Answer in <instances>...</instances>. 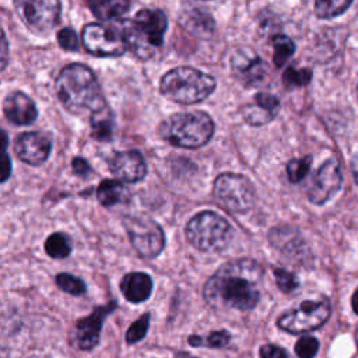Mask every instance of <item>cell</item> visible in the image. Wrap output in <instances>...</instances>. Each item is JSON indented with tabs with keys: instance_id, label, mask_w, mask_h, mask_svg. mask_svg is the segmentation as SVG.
<instances>
[{
	"instance_id": "6da1fadb",
	"label": "cell",
	"mask_w": 358,
	"mask_h": 358,
	"mask_svg": "<svg viewBox=\"0 0 358 358\" xmlns=\"http://www.w3.org/2000/svg\"><path fill=\"white\" fill-rule=\"evenodd\" d=\"M262 277L263 270L255 260L228 262L206 282L204 299L215 310H250L260 299Z\"/></svg>"
},
{
	"instance_id": "7a4b0ae2",
	"label": "cell",
	"mask_w": 358,
	"mask_h": 358,
	"mask_svg": "<svg viewBox=\"0 0 358 358\" xmlns=\"http://www.w3.org/2000/svg\"><path fill=\"white\" fill-rule=\"evenodd\" d=\"M56 94L62 105L74 115H95L106 109L102 88L84 64L73 63L62 69L56 78Z\"/></svg>"
},
{
	"instance_id": "3957f363",
	"label": "cell",
	"mask_w": 358,
	"mask_h": 358,
	"mask_svg": "<svg viewBox=\"0 0 358 358\" xmlns=\"http://www.w3.org/2000/svg\"><path fill=\"white\" fill-rule=\"evenodd\" d=\"M215 90V80L193 67L180 66L169 70L162 78L159 91L168 99L192 105L204 101Z\"/></svg>"
},
{
	"instance_id": "277c9868",
	"label": "cell",
	"mask_w": 358,
	"mask_h": 358,
	"mask_svg": "<svg viewBox=\"0 0 358 358\" xmlns=\"http://www.w3.org/2000/svg\"><path fill=\"white\" fill-rule=\"evenodd\" d=\"M166 17L161 10H141L123 25L127 46L140 59H150L164 42Z\"/></svg>"
},
{
	"instance_id": "5b68a950",
	"label": "cell",
	"mask_w": 358,
	"mask_h": 358,
	"mask_svg": "<svg viewBox=\"0 0 358 358\" xmlns=\"http://www.w3.org/2000/svg\"><path fill=\"white\" fill-rule=\"evenodd\" d=\"M213 133L214 123L201 110L175 113L162 124V136L182 148H199L213 137Z\"/></svg>"
},
{
	"instance_id": "8992f818",
	"label": "cell",
	"mask_w": 358,
	"mask_h": 358,
	"mask_svg": "<svg viewBox=\"0 0 358 358\" xmlns=\"http://www.w3.org/2000/svg\"><path fill=\"white\" fill-rule=\"evenodd\" d=\"M229 222L213 211L196 214L186 225L187 241L203 252H221L232 239Z\"/></svg>"
},
{
	"instance_id": "52a82bcc",
	"label": "cell",
	"mask_w": 358,
	"mask_h": 358,
	"mask_svg": "<svg viewBox=\"0 0 358 358\" xmlns=\"http://www.w3.org/2000/svg\"><path fill=\"white\" fill-rule=\"evenodd\" d=\"M217 203L229 213L242 214L252 208L255 203V189L243 175L221 173L213 186Z\"/></svg>"
},
{
	"instance_id": "ba28073f",
	"label": "cell",
	"mask_w": 358,
	"mask_h": 358,
	"mask_svg": "<svg viewBox=\"0 0 358 358\" xmlns=\"http://www.w3.org/2000/svg\"><path fill=\"white\" fill-rule=\"evenodd\" d=\"M124 228L137 253L147 259L157 257L165 245L162 228L144 215H129L123 220Z\"/></svg>"
},
{
	"instance_id": "9c48e42d",
	"label": "cell",
	"mask_w": 358,
	"mask_h": 358,
	"mask_svg": "<svg viewBox=\"0 0 358 358\" xmlns=\"http://www.w3.org/2000/svg\"><path fill=\"white\" fill-rule=\"evenodd\" d=\"M83 45L88 53L98 57L120 56L129 48L123 25L117 28L95 22L84 27Z\"/></svg>"
},
{
	"instance_id": "30bf717a",
	"label": "cell",
	"mask_w": 358,
	"mask_h": 358,
	"mask_svg": "<svg viewBox=\"0 0 358 358\" xmlns=\"http://www.w3.org/2000/svg\"><path fill=\"white\" fill-rule=\"evenodd\" d=\"M330 303L327 301H305L298 308L288 310L278 319V327L287 333L299 334L319 329L330 317Z\"/></svg>"
},
{
	"instance_id": "8fae6325",
	"label": "cell",
	"mask_w": 358,
	"mask_h": 358,
	"mask_svg": "<svg viewBox=\"0 0 358 358\" xmlns=\"http://www.w3.org/2000/svg\"><path fill=\"white\" fill-rule=\"evenodd\" d=\"M15 11L25 27L35 34L49 32L59 21V0H14Z\"/></svg>"
},
{
	"instance_id": "7c38bea8",
	"label": "cell",
	"mask_w": 358,
	"mask_h": 358,
	"mask_svg": "<svg viewBox=\"0 0 358 358\" xmlns=\"http://www.w3.org/2000/svg\"><path fill=\"white\" fill-rule=\"evenodd\" d=\"M115 308H116V303L112 302L106 306H99L94 309V312L90 316L77 320L71 331V343L78 350H83V351L92 350L99 341V334H101V329L105 317Z\"/></svg>"
},
{
	"instance_id": "4fadbf2b",
	"label": "cell",
	"mask_w": 358,
	"mask_h": 358,
	"mask_svg": "<svg viewBox=\"0 0 358 358\" xmlns=\"http://www.w3.org/2000/svg\"><path fill=\"white\" fill-rule=\"evenodd\" d=\"M341 169L336 159L330 158L316 171L308 190V199L313 204L326 203L341 186Z\"/></svg>"
},
{
	"instance_id": "5bb4252c",
	"label": "cell",
	"mask_w": 358,
	"mask_h": 358,
	"mask_svg": "<svg viewBox=\"0 0 358 358\" xmlns=\"http://www.w3.org/2000/svg\"><path fill=\"white\" fill-rule=\"evenodd\" d=\"M14 150L18 158L31 165L45 162L52 150V140L43 131H27L17 137Z\"/></svg>"
},
{
	"instance_id": "9a60e30c",
	"label": "cell",
	"mask_w": 358,
	"mask_h": 358,
	"mask_svg": "<svg viewBox=\"0 0 358 358\" xmlns=\"http://www.w3.org/2000/svg\"><path fill=\"white\" fill-rule=\"evenodd\" d=\"M110 172L120 180L134 183L145 176L147 166L143 155L136 151H122L113 155L109 164Z\"/></svg>"
},
{
	"instance_id": "2e32d148",
	"label": "cell",
	"mask_w": 358,
	"mask_h": 358,
	"mask_svg": "<svg viewBox=\"0 0 358 358\" xmlns=\"http://www.w3.org/2000/svg\"><path fill=\"white\" fill-rule=\"evenodd\" d=\"M3 110L6 117L11 123L20 124V126L31 124L32 122H35L38 116V109L35 102L28 95L20 91L11 92L6 96Z\"/></svg>"
},
{
	"instance_id": "e0dca14e",
	"label": "cell",
	"mask_w": 358,
	"mask_h": 358,
	"mask_svg": "<svg viewBox=\"0 0 358 358\" xmlns=\"http://www.w3.org/2000/svg\"><path fill=\"white\" fill-rule=\"evenodd\" d=\"M151 289L152 280L145 273H129L120 281V291L123 296L133 303H138L148 299L151 295Z\"/></svg>"
},
{
	"instance_id": "ac0fdd59",
	"label": "cell",
	"mask_w": 358,
	"mask_h": 358,
	"mask_svg": "<svg viewBox=\"0 0 358 358\" xmlns=\"http://www.w3.org/2000/svg\"><path fill=\"white\" fill-rule=\"evenodd\" d=\"M232 70L245 83H253L263 76V64L259 56L248 50H238L232 56Z\"/></svg>"
},
{
	"instance_id": "d6986e66",
	"label": "cell",
	"mask_w": 358,
	"mask_h": 358,
	"mask_svg": "<svg viewBox=\"0 0 358 358\" xmlns=\"http://www.w3.org/2000/svg\"><path fill=\"white\" fill-rule=\"evenodd\" d=\"M270 242L288 256L303 257V241L291 228H274L270 232Z\"/></svg>"
},
{
	"instance_id": "ffe728a7",
	"label": "cell",
	"mask_w": 358,
	"mask_h": 358,
	"mask_svg": "<svg viewBox=\"0 0 358 358\" xmlns=\"http://www.w3.org/2000/svg\"><path fill=\"white\" fill-rule=\"evenodd\" d=\"M185 27L194 35L208 38L214 31V21L211 15L203 10L192 8L183 15Z\"/></svg>"
},
{
	"instance_id": "44dd1931",
	"label": "cell",
	"mask_w": 358,
	"mask_h": 358,
	"mask_svg": "<svg viewBox=\"0 0 358 358\" xmlns=\"http://www.w3.org/2000/svg\"><path fill=\"white\" fill-rule=\"evenodd\" d=\"M92 13L102 21L122 17L130 7V0H90Z\"/></svg>"
},
{
	"instance_id": "7402d4cb",
	"label": "cell",
	"mask_w": 358,
	"mask_h": 358,
	"mask_svg": "<svg viewBox=\"0 0 358 358\" xmlns=\"http://www.w3.org/2000/svg\"><path fill=\"white\" fill-rule=\"evenodd\" d=\"M96 197L105 207L122 203L126 199V189L119 180L106 179L102 180L96 189Z\"/></svg>"
},
{
	"instance_id": "603a6c76",
	"label": "cell",
	"mask_w": 358,
	"mask_h": 358,
	"mask_svg": "<svg viewBox=\"0 0 358 358\" xmlns=\"http://www.w3.org/2000/svg\"><path fill=\"white\" fill-rule=\"evenodd\" d=\"M91 127H92V136L96 140L108 141L110 138L113 123H112V115L108 110V108L91 116Z\"/></svg>"
},
{
	"instance_id": "cb8c5ba5",
	"label": "cell",
	"mask_w": 358,
	"mask_h": 358,
	"mask_svg": "<svg viewBox=\"0 0 358 358\" xmlns=\"http://www.w3.org/2000/svg\"><path fill=\"white\" fill-rule=\"evenodd\" d=\"M45 250L53 259L67 257L71 252L70 239L62 232H55L50 236H48L45 242Z\"/></svg>"
},
{
	"instance_id": "d4e9b609",
	"label": "cell",
	"mask_w": 358,
	"mask_h": 358,
	"mask_svg": "<svg viewBox=\"0 0 358 358\" xmlns=\"http://www.w3.org/2000/svg\"><path fill=\"white\" fill-rule=\"evenodd\" d=\"M352 0H315V13L319 18H333L343 14Z\"/></svg>"
},
{
	"instance_id": "484cf974",
	"label": "cell",
	"mask_w": 358,
	"mask_h": 358,
	"mask_svg": "<svg viewBox=\"0 0 358 358\" xmlns=\"http://www.w3.org/2000/svg\"><path fill=\"white\" fill-rule=\"evenodd\" d=\"M273 46H274L273 60L277 67L282 66L295 52V43L287 35L275 36L273 41Z\"/></svg>"
},
{
	"instance_id": "4316f807",
	"label": "cell",
	"mask_w": 358,
	"mask_h": 358,
	"mask_svg": "<svg viewBox=\"0 0 358 358\" xmlns=\"http://www.w3.org/2000/svg\"><path fill=\"white\" fill-rule=\"evenodd\" d=\"M312 80V71L309 69H295V67H288L284 74H282V83L285 87H303L309 84Z\"/></svg>"
},
{
	"instance_id": "83f0119b",
	"label": "cell",
	"mask_w": 358,
	"mask_h": 358,
	"mask_svg": "<svg viewBox=\"0 0 358 358\" xmlns=\"http://www.w3.org/2000/svg\"><path fill=\"white\" fill-rule=\"evenodd\" d=\"M56 284L60 289H63L67 294L71 295H81L85 292V284L81 278L67 274V273H62L56 277Z\"/></svg>"
},
{
	"instance_id": "f1b7e54d",
	"label": "cell",
	"mask_w": 358,
	"mask_h": 358,
	"mask_svg": "<svg viewBox=\"0 0 358 358\" xmlns=\"http://www.w3.org/2000/svg\"><path fill=\"white\" fill-rule=\"evenodd\" d=\"M309 168H310V157L291 159L287 165L288 180L292 183H298L306 176V173L309 172Z\"/></svg>"
},
{
	"instance_id": "f546056e",
	"label": "cell",
	"mask_w": 358,
	"mask_h": 358,
	"mask_svg": "<svg viewBox=\"0 0 358 358\" xmlns=\"http://www.w3.org/2000/svg\"><path fill=\"white\" fill-rule=\"evenodd\" d=\"M148 326H150V313H144L141 317H138L136 322H133V324L127 329L126 341L129 344H134V343L143 340L144 336L147 334Z\"/></svg>"
},
{
	"instance_id": "4dcf8cb0",
	"label": "cell",
	"mask_w": 358,
	"mask_h": 358,
	"mask_svg": "<svg viewBox=\"0 0 358 358\" xmlns=\"http://www.w3.org/2000/svg\"><path fill=\"white\" fill-rule=\"evenodd\" d=\"M317 350H319V341L312 336H303L295 344V354L299 358H313Z\"/></svg>"
},
{
	"instance_id": "1f68e13d",
	"label": "cell",
	"mask_w": 358,
	"mask_h": 358,
	"mask_svg": "<svg viewBox=\"0 0 358 358\" xmlns=\"http://www.w3.org/2000/svg\"><path fill=\"white\" fill-rule=\"evenodd\" d=\"M274 277H275L277 287L282 292H292L298 287V278L291 271H287L284 268H275Z\"/></svg>"
},
{
	"instance_id": "d6a6232c",
	"label": "cell",
	"mask_w": 358,
	"mask_h": 358,
	"mask_svg": "<svg viewBox=\"0 0 358 358\" xmlns=\"http://www.w3.org/2000/svg\"><path fill=\"white\" fill-rule=\"evenodd\" d=\"M275 115L274 113H270L264 109H262L260 106H257L256 103L249 106L245 112V120L249 122L250 124H263V123H267L268 120H271Z\"/></svg>"
},
{
	"instance_id": "836d02e7",
	"label": "cell",
	"mask_w": 358,
	"mask_h": 358,
	"mask_svg": "<svg viewBox=\"0 0 358 358\" xmlns=\"http://www.w3.org/2000/svg\"><path fill=\"white\" fill-rule=\"evenodd\" d=\"M57 42L66 50H77L78 49V38H77L76 32L73 31V28H70V27L62 28L57 32Z\"/></svg>"
},
{
	"instance_id": "e575fe53",
	"label": "cell",
	"mask_w": 358,
	"mask_h": 358,
	"mask_svg": "<svg viewBox=\"0 0 358 358\" xmlns=\"http://www.w3.org/2000/svg\"><path fill=\"white\" fill-rule=\"evenodd\" d=\"M255 103L257 105V106H260L262 109H264V110H267V112H270V113H277V110H278V108H280V102H278V99L274 96V95H271V94H266V92H259V94H256V96H255Z\"/></svg>"
},
{
	"instance_id": "d590c367",
	"label": "cell",
	"mask_w": 358,
	"mask_h": 358,
	"mask_svg": "<svg viewBox=\"0 0 358 358\" xmlns=\"http://www.w3.org/2000/svg\"><path fill=\"white\" fill-rule=\"evenodd\" d=\"M229 340H231L229 333L225 331V330H220V331H213V333H210L206 340L201 338L200 345H201V344H207L208 347L220 348V347L227 345V344L229 343Z\"/></svg>"
},
{
	"instance_id": "8d00e7d4",
	"label": "cell",
	"mask_w": 358,
	"mask_h": 358,
	"mask_svg": "<svg viewBox=\"0 0 358 358\" xmlns=\"http://www.w3.org/2000/svg\"><path fill=\"white\" fill-rule=\"evenodd\" d=\"M287 351L275 344H264L260 347V358H287Z\"/></svg>"
},
{
	"instance_id": "74e56055",
	"label": "cell",
	"mask_w": 358,
	"mask_h": 358,
	"mask_svg": "<svg viewBox=\"0 0 358 358\" xmlns=\"http://www.w3.org/2000/svg\"><path fill=\"white\" fill-rule=\"evenodd\" d=\"M11 173V159L6 152H0V183L6 182Z\"/></svg>"
},
{
	"instance_id": "f35d334b",
	"label": "cell",
	"mask_w": 358,
	"mask_h": 358,
	"mask_svg": "<svg viewBox=\"0 0 358 358\" xmlns=\"http://www.w3.org/2000/svg\"><path fill=\"white\" fill-rule=\"evenodd\" d=\"M8 62V43L6 39V35L0 27V71L6 67Z\"/></svg>"
},
{
	"instance_id": "ab89813d",
	"label": "cell",
	"mask_w": 358,
	"mask_h": 358,
	"mask_svg": "<svg viewBox=\"0 0 358 358\" xmlns=\"http://www.w3.org/2000/svg\"><path fill=\"white\" fill-rule=\"evenodd\" d=\"M71 166H73V171L77 173V175H85L90 172V165L88 162L84 159V158H74L71 161Z\"/></svg>"
},
{
	"instance_id": "60d3db41",
	"label": "cell",
	"mask_w": 358,
	"mask_h": 358,
	"mask_svg": "<svg viewBox=\"0 0 358 358\" xmlns=\"http://www.w3.org/2000/svg\"><path fill=\"white\" fill-rule=\"evenodd\" d=\"M351 172H352L354 180L358 183V154L351 159Z\"/></svg>"
},
{
	"instance_id": "b9f144b4",
	"label": "cell",
	"mask_w": 358,
	"mask_h": 358,
	"mask_svg": "<svg viewBox=\"0 0 358 358\" xmlns=\"http://www.w3.org/2000/svg\"><path fill=\"white\" fill-rule=\"evenodd\" d=\"M7 144H8L7 133H6L3 129H0V152H4V151H6Z\"/></svg>"
},
{
	"instance_id": "7bdbcfd3",
	"label": "cell",
	"mask_w": 358,
	"mask_h": 358,
	"mask_svg": "<svg viewBox=\"0 0 358 358\" xmlns=\"http://www.w3.org/2000/svg\"><path fill=\"white\" fill-rule=\"evenodd\" d=\"M351 305H352V309L354 312L358 315V289H355L354 295H352V299H351Z\"/></svg>"
},
{
	"instance_id": "ee69618b",
	"label": "cell",
	"mask_w": 358,
	"mask_h": 358,
	"mask_svg": "<svg viewBox=\"0 0 358 358\" xmlns=\"http://www.w3.org/2000/svg\"><path fill=\"white\" fill-rule=\"evenodd\" d=\"M175 358H196V357L189 355V354H186V352H178V354L175 355Z\"/></svg>"
},
{
	"instance_id": "f6af8a7d",
	"label": "cell",
	"mask_w": 358,
	"mask_h": 358,
	"mask_svg": "<svg viewBox=\"0 0 358 358\" xmlns=\"http://www.w3.org/2000/svg\"><path fill=\"white\" fill-rule=\"evenodd\" d=\"M6 357V351L1 348V345H0V358H4Z\"/></svg>"
},
{
	"instance_id": "bcb514c9",
	"label": "cell",
	"mask_w": 358,
	"mask_h": 358,
	"mask_svg": "<svg viewBox=\"0 0 358 358\" xmlns=\"http://www.w3.org/2000/svg\"><path fill=\"white\" fill-rule=\"evenodd\" d=\"M355 340H357V344H358V329H357V331H355Z\"/></svg>"
},
{
	"instance_id": "7dc6e473",
	"label": "cell",
	"mask_w": 358,
	"mask_h": 358,
	"mask_svg": "<svg viewBox=\"0 0 358 358\" xmlns=\"http://www.w3.org/2000/svg\"><path fill=\"white\" fill-rule=\"evenodd\" d=\"M357 91H358V90H357Z\"/></svg>"
}]
</instances>
